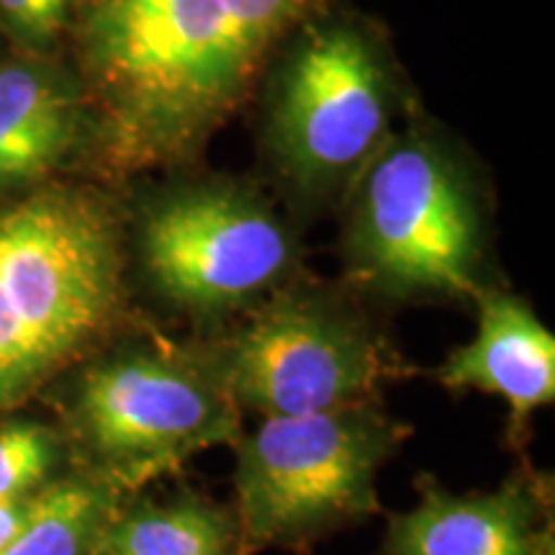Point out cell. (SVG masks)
<instances>
[{
  "instance_id": "cell-1",
  "label": "cell",
  "mask_w": 555,
  "mask_h": 555,
  "mask_svg": "<svg viewBox=\"0 0 555 555\" xmlns=\"http://www.w3.org/2000/svg\"><path fill=\"white\" fill-rule=\"evenodd\" d=\"M322 11L324 0H78L65 54L95 116V178L196 155Z\"/></svg>"
},
{
  "instance_id": "cell-2",
  "label": "cell",
  "mask_w": 555,
  "mask_h": 555,
  "mask_svg": "<svg viewBox=\"0 0 555 555\" xmlns=\"http://www.w3.org/2000/svg\"><path fill=\"white\" fill-rule=\"evenodd\" d=\"M124 206L99 180L0 204V409L26 401L124 327Z\"/></svg>"
},
{
  "instance_id": "cell-3",
  "label": "cell",
  "mask_w": 555,
  "mask_h": 555,
  "mask_svg": "<svg viewBox=\"0 0 555 555\" xmlns=\"http://www.w3.org/2000/svg\"><path fill=\"white\" fill-rule=\"evenodd\" d=\"M69 371V427L95 478L124 494L176 476L208 448L232 446L242 412L204 335L116 330Z\"/></svg>"
},
{
  "instance_id": "cell-4",
  "label": "cell",
  "mask_w": 555,
  "mask_h": 555,
  "mask_svg": "<svg viewBox=\"0 0 555 555\" xmlns=\"http://www.w3.org/2000/svg\"><path fill=\"white\" fill-rule=\"evenodd\" d=\"M412 425L378 401L304 416H270L240 433L234 515L245 555L268 547L307 555L319 540L384 512L378 476Z\"/></svg>"
},
{
  "instance_id": "cell-5",
  "label": "cell",
  "mask_w": 555,
  "mask_h": 555,
  "mask_svg": "<svg viewBox=\"0 0 555 555\" xmlns=\"http://www.w3.org/2000/svg\"><path fill=\"white\" fill-rule=\"evenodd\" d=\"M356 180L343 255L358 291L388 301H450L486 288L481 206L433 139L388 137Z\"/></svg>"
},
{
  "instance_id": "cell-6",
  "label": "cell",
  "mask_w": 555,
  "mask_h": 555,
  "mask_svg": "<svg viewBox=\"0 0 555 555\" xmlns=\"http://www.w3.org/2000/svg\"><path fill=\"white\" fill-rule=\"evenodd\" d=\"M127 270L159 304L221 330L296 278L298 242L258 191L185 183L124 208ZM214 330V332H217Z\"/></svg>"
},
{
  "instance_id": "cell-7",
  "label": "cell",
  "mask_w": 555,
  "mask_h": 555,
  "mask_svg": "<svg viewBox=\"0 0 555 555\" xmlns=\"http://www.w3.org/2000/svg\"><path fill=\"white\" fill-rule=\"evenodd\" d=\"M204 337L229 397L262 420L378 401L409 371L358 304L296 278Z\"/></svg>"
},
{
  "instance_id": "cell-8",
  "label": "cell",
  "mask_w": 555,
  "mask_h": 555,
  "mask_svg": "<svg viewBox=\"0 0 555 555\" xmlns=\"http://www.w3.org/2000/svg\"><path fill=\"white\" fill-rule=\"evenodd\" d=\"M391 69L358 21L317 13L291 37L270 95L268 142L304 196L337 191L391 137Z\"/></svg>"
},
{
  "instance_id": "cell-9",
  "label": "cell",
  "mask_w": 555,
  "mask_h": 555,
  "mask_svg": "<svg viewBox=\"0 0 555 555\" xmlns=\"http://www.w3.org/2000/svg\"><path fill=\"white\" fill-rule=\"evenodd\" d=\"M95 116L67 54L0 60V204L95 178Z\"/></svg>"
},
{
  "instance_id": "cell-10",
  "label": "cell",
  "mask_w": 555,
  "mask_h": 555,
  "mask_svg": "<svg viewBox=\"0 0 555 555\" xmlns=\"http://www.w3.org/2000/svg\"><path fill=\"white\" fill-rule=\"evenodd\" d=\"M416 502L386 522L380 555H540L553 538V481L522 461L496 489L414 478Z\"/></svg>"
},
{
  "instance_id": "cell-11",
  "label": "cell",
  "mask_w": 555,
  "mask_h": 555,
  "mask_svg": "<svg viewBox=\"0 0 555 555\" xmlns=\"http://www.w3.org/2000/svg\"><path fill=\"white\" fill-rule=\"evenodd\" d=\"M476 332L437 367L448 393H489L509 409L506 446L525 450L532 416L555 401V337L525 298L486 286L474 296Z\"/></svg>"
},
{
  "instance_id": "cell-12",
  "label": "cell",
  "mask_w": 555,
  "mask_h": 555,
  "mask_svg": "<svg viewBox=\"0 0 555 555\" xmlns=\"http://www.w3.org/2000/svg\"><path fill=\"white\" fill-rule=\"evenodd\" d=\"M90 555H245V545L232 504L193 486H147L111 512Z\"/></svg>"
},
{
  "instance_id": "cell-13",
  "label": "cell",
  "mask_w": 555,
  "mask_h": 555,
  "mask_svg": "<svg viewBox=\"0 0 555 555\" xmlns=\"http://www.w3.org/2000/svg\"><path fill=\"white\" fill-rule=\"evenodd\" d=\"M129 494L90 474H69L34 494L29 517L0 555H90L101 527Z\"/></svg>"
},
{
  "instance_id": "cell-14",
  "label": "cell",
  "mask_w": 555,
  "mask_h": 555,
  "mask_svg": "<svg viewBox=\"0 0 555 555\" xmlns=\"http://www.w3.org/2000/svg\"><path fill=\"white\" fill-rule=\"evenodd\" d=\"M62 446L54 429L39 422L0 425V499H29L50 486L60 468Z\"/></svg>"
},
{
  "instance_id": "cell-15",
  "label": "cell",
  "mask_w": 555,
  "mask_h": 555,
  "mask_svg": "<svg viewBox=\"0 0 555 555\" xmlns=\"http://www.w3.org/2000/svg\"><path fill=\"white\" fill-rule=\"evenodd\" d=\"M75 3L78 0H0V37L18 54H65Z\"/></svg>"
},
{
  "instance_id": "cell-16",
  "label": "cell",
  "mask_w": 555,
  "mask_h": 555,
  "mask_svg": "<svg viewBox=\"0 0 555 555\" xmlns=\"http://www.w3.org/2000/svg\"><path fill=\"white\" fill-rule=\"evenodd\" d=\"M39 494V491H37ZM31 499H0V547L9 545L29 517Z\"/></svg>"
},
{
  "instance_id": "cell-17",
  "label": "cell",
  "mask_w": 555,
  "mask_h": 555,
  "mask_svg": "<svg viewBox=\"0 0 555 555\" xmlns=\"http://www.w3.org/2000/svg\"><path fill=\"white\" fill-rule=\"evenodd\" d=\"M9 52H11V50H9V44H5L3 37H0V60H3L5 54H9Z\"/></svg>"
},
{
  "instance_id": "cell-18",
  "label": "cell",
  "mask_w": 555,
  "mask_h": 555,
  "mask_svg": "<svg viewBox=\"0 0 555 555\" xmlns=\"http://www.w3.org/2000/svg\"><path fill=\"white\" fill-rule=\"evenodd\" d=\"M540 555H555V543H551V545H545L543 551H540Z\"/></svg>"
}]
</instances>
